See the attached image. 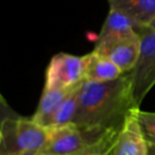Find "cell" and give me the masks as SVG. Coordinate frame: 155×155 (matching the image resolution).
Segmentation results:
<instances>
[{"label":"cell","mask_w":155,"mask_h":155,"mask_svg":"<svg viewBox=\"0 0 155 155\" xmlns=\"http://www.w3.org/2000/svg\"><path fill=\"white\" fill-rule=\"evenodd\" d=\"M138 108L129 73L107 82L84 81L72 124L93 141L114 147L125 121Z\"/></svg>","instance_id":"obj_1"},{"label":"cell","mask_w":155,"mask_h":155,"mask_svg":"<svg viewBox=\"0 0 155 155\" xmlns=\"http://www.w3.org/2000/svg\"><path fill=\"white\" fill-rule=\"evenodd\" d=\"M49 139V130L32 118L8 114L0 127V155L39 152Z\"/></svg>","instance_id":"obj_2"},{"label":"cell","mask_w":155,"mask_h":155,"mask_svg":"<svg viewBox=\"0 0 155 155\" xmlns=\"http://www.w3.org/2000/svg\"><path fill=\"white\" fill-rule=\"evenodd\" d=\"M49 130V139L39 151L43 155H108L113 147L91 140L74 124Z\"/></svg>","instance_id":"obj_3"},{"label":"cell","mask_w":155,"mask_h":155,"mask_svg":"<svg viewBox=\"0 0 155 155\" xmlns=\"http://www.w3.org/2000/svg\"><path fill=\"white\" fill-rule=\"evenodd\" d=\"M140 37V53L133 70L127 72L132 80L134 98L140 107L144 97L155 85V29L143 27L137 31Z\"/></svg>","instance_id":"obj_4"},{"label":"cell","mask_w":155,"mask_h":155,"mask_svg":"<svg viewBox=\"0 0 155 155\" xmlns=\"http://www.w3.org/2000/svg\"><path fill=\"white\" fill-rule=\"evenodd\" d=\"M84 56L60 52L52 56L46 70L44 89L68 88L84 81Z\"/></svg>","instance_id":"obj_5"},{"label":"cell","mask_w":155,"mask_h":155,"mask_svg":"<svg viewBox=\"0 0 155 155\" xmlns=\"http://www.w3.org/2000/svg\"><path fill=\"white\" fill-rule=\"evenodd\" d=\"M139 36L134 21L127 15L110 9L108 15L102 26L95 50H100L117 41Z\"/></svg>","instance_id":"obj_6"},{"label":"cell","mask_w":155,"mask_h":155,"mask_svg":"<svg viewBox=\"0 0 155 155\" xmlns=\"http://www.w3.org/2000/svg\"><path fill=\"white\" fill-rule=\"evenodd\" d=\"M138 110L125 121L108 155H149V143L144 139L137 119Z\"/></svg>","instance_id":"obj_7"},{"label":"cell","mask_w":155,"mask_h":155,"mask_svg":"<svg viewBox=\"0 0 155 155\" xmlns=\"http://www.w3.org/2000/svg\"><path fill=\"white\" fill-rule=\"evenodd\" d=\"M94 51L110 58L123 73H127L133 70L137 64L140 53V37L137 36L117 41L103 49H94Z\"/></svg>","instance_id":"obj_8"},{"label":"cell","mask_w":155,"mask_h":155,"mask_svg":"<svg viewBox=\"0 0 155 155\" xmlns=\"http://www.w3.org/2000/svg\"><path fill=\"white\" fill-rule=\"evenodd\" d=\"M110 9L116 10L136 25L137 31L155 20V0H107Z\"/></svg>","instance_id":"obj_9"},{"label":"cell","mask_w":155,"mask_h":155,"mask_svg":"<svg viewBox=\"0 0 155 155\" xmlns=\"http://www.w3.org/2000/svg\"><path fill=\"white\" fill-rule=\"evenodd\" d=\"M84 80L89 82H107L116 80L124 73L106 56L96 51L84 55Z\"/></svg>","instance_id":"obj_10"},{"label":"cell","mask_w":155,"mask_h":155,"mask_svg":"<svg viewBox=\"0 0 155 155\" xmlns=\"http://www.w3.org/2000/svg\"><path fill=\"white\" fill-rule=\"evenodd\" d=\"M85 81V80H84ZM83 81V82H84ZM82 82V83H83ZM82 83L75 85L73 87L68 88H58V89H44L41 94V100H39L38 106L36 108V112L33 115L32 119L39 125L45 127L47 124L49 118L52 116L55 110L58 107L61 103L74 91L75 88L80 86Z\"/></svg>","instance_id":"obj_11"},{"label":"cell","mask_w":155,"mask_h":155,"mask_svg":"<svg viewBox=\"0 0 155 155\" xmlns=\"http://www.w3.org/2000/svg\"><path fill=\"white\" fill-rule=\"evenodd\" d=\"M82 85L83 83L58 105V107L48 120L45 127L46 129H56V127L71 124L73 122L78 106H79V97H80V91Z\"/></svg>","instance_id":"obj_12"},{"label":"cell","mask_w":155,"mask_h":155,"mask_svg":"<svg viewBox=\"0 0 155 155\" xmlns=\"http://www.w3.org/2000/svg\"><path fill=\"white\" fill-rule=\"evenodd\" d=\"M137 119L139 121L144 139L149 144L155 147V113L137 110Z\"/></svg>","instance_id":"obj_13"},{"label":"cell","mask_w":155,"mask_h":155,"mask_svg":"<svg viewBox=\"0 0 155 155\" xmlns=\"http://www.w3.org/2000/svg\"><path fill=\"white\" fill-rule=\"evenodd\" d=\"M13 155H43L39 152H25V153H19V154H13Z\"/></svg>","instance_id":"obj_14"},{"label":"cell","mask_w":155,"mask_h":155,"mask_svg":"<svg viewBox=\"0 0 155 155\" xmlns=\"http://www.w3.org/2000/svg\"><path fill=\"white\" fill-rule=\"evenodd\" d=\"M149 155H155V147L149 144Z\"/></svg>","instance_id":"obj_15"},{"label":"cell","mask_w":155,"mask_h":155,"mask_svg":"<svg viewBox=\"0 0 155 155\" xmlns=\"http://www.w3.org/2000/svg\"><path fill=\"white\" fill-rule=\"evenodd\" d=\"M150 27H152L153 29H155V20H154V21L152 22V24L150 25Z\"/></svg>","instance_id":"obj_16"}]
</instances>
